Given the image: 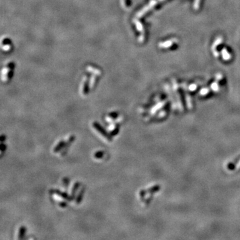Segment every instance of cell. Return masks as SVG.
I'll return each instance as SVG.
<instances>
[{"mask_svg": "<svg viewBox=\"0 0 240 240\" xmlns=\"http://www.w3.org/2000/svg\"><path fill=\"white\" fill-rule=\"evenodd\" d=\"M175 40H176V39H171V40H168V41H167L166 42H164V43H163V44H160L159 46H161L162 48H168V47L172 45L173 41H175Z\"/></svg>", "mask_w": 240, "mask_h": 240, "instance_id": "obj_1", "label": "cell"}, {"mask_svg": "<svg viewBox=\"0 0 240 240\" xmlns=\"http://www.w3.org/2000/svg\"><path fill=\"white\" fill-rule=\"evenodd\" d=\"M222 53H222V55H223V59H225V60H226V61L229 60V59H230V58H231L230 55H229V53L228 52V51L226 50L225 49H224L222 50Z\"/></svg>", "mask_w": 240, "mask_h": 240, "instance_id": "obj_2", "label": "cell"}, {"mask_svg": "<svg viewBox=\"0 0 240 240\" xmlns=\"http://www.w3.org/2000/svg\"><path fill=\"white\" fill-rule=\"evenodd\" d=\"M199 3H200V0H195V3H194V8H195V10L199 8Z\"/></svg>", "mask_w": 240, "mask_h": 240, "instance_id": "obj_3", "label": "cell"}]
</instances>
